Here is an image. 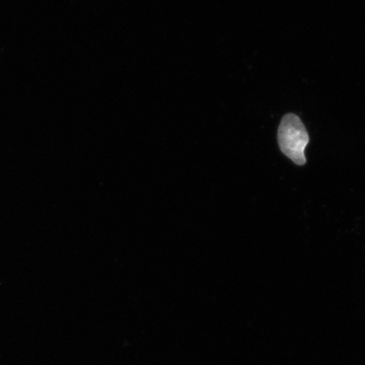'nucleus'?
Instances as JSON below:
<instances>
[{"mask_svg":"<svg viewBox=\"0 0 365 365\" xmlns=\"http://www.w3.org/2000/svg\"><path fill=\"white\" fill-rule=\"evenodd\" d=\"M282 153L297 165H304L307 158L304 150L309 141L307 129L300 118L294 113H287L282 118L277 134Z\"/></svg>","mask_w":365,"mask_h":365,"instance_id":"nucleus-1","label":"nucleus"}]
</instances>
